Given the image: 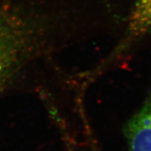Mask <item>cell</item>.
I'll list each match as a JSON object with an SVG mask.
<instances>
[{
    "label": "cell",
    "mask_w": 151,
    "mask_h": 151,
    "mask_svg": "<svg viewBox=\"0 0 151 151\" xmlns=\"http://www.w3.org/2000/svg\"><path fill=\"white\" fill-rule=\"evenodd\" d=\"M151 36V0H135L124 32L103 66L116 64Z\"/></svg>",
    "instance_id": "2"
},
{
    "label": "cell",
    "mask_w": 151,
    "mask_h": 151,
    "mask_svg": "<svg viewBox=\"0 0 151 151\" xmlns=\"http://www.w3.org/2000/svg\"><path fill=\"white\" fill-rule=\"evenodd\" d=\"M124 134L129 151H151V88L140 108L124 124Z\"/></svg>",
    "instance_id": "3"
},
{
    "label": "cell",
    "mask_w": 151,
    "mask_h": 151,
    "mask_svg": "<svg viewBox=\"0 0 151 151\" xmlns=\"http://www.w3.org/2000/svg\"><path fill=\"white\" fill-rule=\"evenodd\" d=\"M35 37L26 22L0 7V89L30 57Z\"/></svg>",
    "instance_id": "1"
}]
</instances>
